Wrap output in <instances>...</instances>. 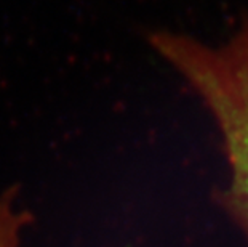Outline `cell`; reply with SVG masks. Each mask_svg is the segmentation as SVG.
<instances>
[{
    "mask_svg": "<svg viewBox=\"0 0 248 247\" xmlns=\"http://www.w3.org/2000/svg\"><path fill=\"white\" fill-rule=\"evenodd\" d=\"M149 42L215 119L229 165L216 199L248 239V16L219 45L163 29L151 33Z\"/></svg>",
    "mask_w": 248,
    "mask_h": 247,
    "instance_id": "obj_1",
    "label": "cell"
},
{
    "mask_svg": "<svg viewBox=\"0 0 248 247\" xmlns=\"http://www.w3.org/2000/svg\"><path fill=\"white\" fill-rule=\"evenodd\" d=\"M31 214L23 207L16 188L0 193V247H21Z\"/></svg>",
    "mask_w": 248,
    "mask_h": 247,
    "instance_id": "obj_2",
    "label": "cell"
}]
</instances>
